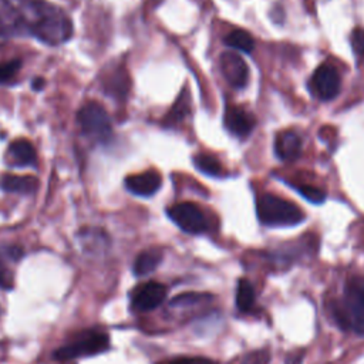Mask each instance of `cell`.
I'll return each instance as SVG.
<instances>
[{
	"label": "cell",
	"instance_id": "obj_1",
	"mask_svg": "<svg viewBox=\"0 0 364 364\" xmlns=\"http://www.w3.org/2000/svg\"><path fill=\"white\" fill-rule=\"evenodd\" d=\"M0 30L4 38L31 36L48 46L68 41L74 27L70 16L44 0H0Z\"/></svg>",
	"mask_w": 364,
	"mask_h": 364
},
{
	"label": "cell",
	"instance_id": "obj_2",
	"mask_svg": "<svg viewBox=\"0 0 364 364\" xmlns=\"http://www.w3.org/2000/svg\"><path fill=\"white\" fill-rule=\"evenodd\" d=\"M257 216L267 226H293L304 219L297 205L272 193H264L256 202Z\"/></svg>",
	"mask_w": 364,
	"mask_h": 364
},
{
	"label": "cell",
	"instance_id": "obj_3",
	"mask_svg": "<svg viewBox=\"0 0 364 364\" xmlns=\"http://www.w3.org/2000/svg\"><path fill=\"white\" fill-rule=\"evenodd\" d=\"M77 121L81 132L91 141L105 144L112 138L111 118L105 108L97 101L84 104L77 114Z\"/></svg>",
	"mask_w": 364,
	"mask_h": 364
},
{
	"label": "cell",
	"instance_id": "obj_4",
	"mask_svg": "<svg viewBox=\"0 0 364 364\" xmlns=\"http://www.w3.org/2000/svg\"><path fill=\"white\" fill-rule=\"evenodd\" d=\"M109 347V337L104 331L85 330L80 333L70 343L61 346L54 351V357L60 361L73 360L78 357H88L104 353Z\"/></svg>",
	"mask_w": 364,
	"mask_h": 364
},
{
	"label": "cell",
	"instance_id": "obj_5",
	"mask_svg": "<svg viewBox=\"0 0 364 364\" xmlns=\"http://www.w3.org/2000/svg\"><path fill=\"white\" fill-rule=\"evenodd\" d=\"M168 216L183 232L198 235L206 230L208 223L202 210L192 202H181L168 208Z\"/></svg>",
	"mask_w": 364,
	"mask_h": 364
},
{
	"label": "cell",
	"instance_id": "obj_6",
	"mask_svg": "<svg viewBox=\"0 0 364 364\" xmlns=\"http://www.w3.org/2000/svg\"><path fill=\"white\" fill-rule=\"evenodd\" d=\"M311 90L313 92L324 101L333 100L337 97L340 91V75L337 70L330 64H321L318 65L311 77Z\"/></svg>",
	"mask_w": 364,
	"mask_h": 364
},
{
	"label": "cell",
	"instance_id": "obj_7",
	"mask_svg": "<svg viewBox=\"0 0 364 364\" xmlns=\"http://www.w3.org/2000/svg\"><path fill=\"white\" fill-rule=\"evenodd\" d=\"M166 296V287L158 282H148L138 286L131 296V304L136 311H149L156 309Z\"/></svg>",
	"mask_w": 364,
	"mask_h": 364
},
{
	"label": "cell",
	"instance_id": "obj_8",
	"mask_svg": "<svg viewBox=\"0 0 364 364\" xmlns=\"http://www.w3.org/2000/svg\"><path fill=\"white\" fill-rule=\"evenodd\" d=\"M220 70L233 88H243L249 80V68L245 60L235 51H225L220 55Z\"/></svg>",
	"mask_w": 364,
	"mask_h": 364
},
{
	"label": "cell",
	"instance_id": "obj_9",
	"mask_svg": "<svg viewBox=\"0 0 364 364\" xmlns=\"http://www.w3.org/2000/svg\"><path fill=\"white\" fill-rule=\"evenodd\" d=\"M344 316L347 324L360 334H364V296L360 286H351L344 300Z\"/></svg>",
	"mask_w": 364,
	"mask_h": 364
},
{
	"label": "cell",
	"instance_id": "obj_10",
	"mask_svg": "<svg viewBox=\"0 0 364 364\" xmlns=\"http://www.w3.org/2000/svg\"><path fill=\"white\" fill-rule=\"evenodd\" d=\"M162 183V178L158 171L149 169L141 173L129 175L125 179V188L138 196H151L154 195Z\"/></svg>",
	"mask_w": 364,
	"mask_h": 364
},
{
	"label": "cell",
	"instance_id": "obj_11",
	"mask_svg": "<svg viewBox=\"0 0 364 364\" xmlns=\"http://www.w3.org/2000/svg\"><path fill=\"white\" fill-rule=\"evenodd\" d=\"M225 127L236 136H247L255 127V117L242 107L229 105L225 111Z\"/></svg>",
	"mask_w": 364,
	"mask_h": 364
},
{
	"label": "cell",
	"instance_id": "obj_12",
	"mask_svg": "<svg viewBox=\"0 0 364 364\" xmlns=\"http://www.w3.org/2000/svg\"><path fill=\"white\" fill-rule=\"evenodd\" d=\"M9 166H31L36 164V149L27 139L13 141L4 154Z\"/></svg>",
	"mask_w": 364,
	"mask_h": 364
},
{
	"label": "cell",
	"instance_id": "obj_13",
	"mask_svg": "<svg viewBox=\"0 0 364 364\" xmlns=\"http://www.w3.org/2000/svg\"><path fill=\"white\" fill-rule=\"evenodd\" d=\"M274 152L282 161H294L301 154V138L293 131H282L274 139Z\"/></svg>",
	"mask_w": 364,
	"mask_h": 364
},
{
	"label": "cell",
	"instance_id": "obj_14",
	"mask_svg": "<svg viewBox=\"0 0 364 364\" xmlns=\"http://www.w3.org/2000/svg\"><path fill=\"white\" fill-rule=\"evenodd\" d=\"M0 188L11 193H33L38 188V179L33 175H10L0 178Z\"/></svg>",
	"mask_w": 364,
	"mask_h": 364
},
{
	"label": "cell",
	"instance_id": "obj_15",
	"mask_svg": "<svg viewBox=\"0 0 364 364\" xmlns=\"http://www.w3.org/2000/svg\"><path fill=\"white\" fill-rule=\"evenodd\" d=\"M161 260H162L161 250H158V249L144 250L136 256L132 270H134L135 276H146L158 267Z\"/></svg>",
	"mask_w": 364,
	"mask_h": 364
},
{
	"label": "cell",
	"instance_id": "obj_16",
	"mask_svg": "<svg viewBox=\"0 0 364 364\" xmlns=\"http://www.w3.org/2000/svg\"><path fill=\"white\" fill-rule=\"evenodd\" d=\"M188 112H189V95L186 90H183L179 94L175 104L172 105V108L169 109V112L164 117V125L165 127L178 125L179 122H182V119L186 117Z\"/></svg>",
	"mask_w": 364,
	"mask_h": 364
},
{
	"label": "cell",
	"instance_id": "obj_17",
	"mask_svg": "<svg viewBox=\"0 0 364 364\" xmlns=\"http://www.w3.org/2000/svg\"><path fill=\"white\" fill-rule=\"evenodd\" d=\"M80 242L82 249H85L87 252H98V249H104V243L107 242V236L102 230L100 229H94V228H88V229H82L78 233Z\"/></svg>",
	"mask_w": 364,
	"mask_h": 364
},
{
	"label": "cell",
	"instance_id": "obj_18",
	"mask_svg": "<svg viewBox=\"0 0 364 364\" xmlns=\"http://www.w3.org/2000/svg\"><path fill=\"white\" fill-rule=\"evenodd\" d=\"M225 44L233 50H239L243 53H250L255 47L253 37L245 30H232L225 37Z\"/></svg>",
	"mask_w": 364,
	"mask_h": 364
},
{
	"label": "cell",
	"instance_id": "obj_19",
	"mask_svg": "<svg viewBox=\"0 0 364 364\" xmlns=\"http://www.w3.org/2000/svg\"><path fill=\"white\" fill-rule=\"evenodd\" d=\"M255 303V290L247 279H240L236 290V306L242 311H249Z\"/></svg>",
	"mask_w": 364,
	"mask_h": 364
},
{
	"label": "cell",
	"instance_id": "obj_20",
	"mask_svg": "<svg viewBox=\"0 0 364 364\" xmlns=\"http://www.w3.org/2000/svg\"><path fill=\"white\" fill-rule=\"evenodd\" d=\"M193 164H195L196 169H199L200 172H203L206 175L218 176L222 173V165L213 155L198 154L193 158Z\"/></svg>",
	"mask_w": 364,
	"mask_h": 364
},
{
	"label": "cell",
	"instance_id": "obj_21",
	"mask_svg": "<svg viewBox=\"0 0 364 364\" xmlns=\"http://www.w3.org/2000/svg\"><path fill=\"white\" fill-rule=\"evenodd\" d=\"M105 88L107 91H109V94L117 95V97H124L129 88V81H128V75L125 71H115L111 74L109 80H107L105 82Z\"/></svg>",
	"mask_w": 364,
	"mask_h": 364
},
{
	"label": "cell",
	"instance_id": "obj_22",
	"mask_svg": "<svg viewBox=\"0 0 364 364\" xmlns=\"http://www.w3.org/2000/svg\"><path fill=\"white\" fill-rule=\"evenodd\" d=\"M21 68V61L20 60H10L0 63V84H7L10 82Z\"/></svg>",
	"mask_w": 364,
	"mask_h": 364
},
{
	"label": "cell",
	"instance_id": "obj_23",
	"mask_svg": "<svg viewBox=\"0 0 364 364\" xmlns=\"http://www.w3.org/2000/svg\"><path fill=\"white\" fill-rule=\"evenodd\" d=\"M297 192L306 198L309 202H313V203H321L324 199H326V193L317 188V186H311V185H299L296 186Z\"/></svg>",
	"mask_w": 364,
	"mask_h": 364
},
{
	"label": "cell",
	"instance_id": "obj_24",
	"mask_svg": "<svg viewBox=\"0 0 364 364\" xmlns=\"http://www.w3.org/2000/svg\"><path fill=\"white\" fill-rule=\"evenodd\" d=\"M351 47L358 57H364V30L355 27L351 33Z\"/></svg>",
	"mask_w": 364,
	"mask_h": 364
},
{
	"label": "cell",
	"instance_id": "obj_25",
	"mask_svg": "<svg viewBox=\"0 0 364 364\" xmlns=\"http://www.w3.org/2000/svg\"><path fill=\"white\" fill-rule=\"evenodd\" d=\"M0 289L1 290H11L13 289V273L1 262H0Z\"/></svg>",
	"mask_w": 364,
	"mask_h": 364
},
{
	"label": "cell",
	"instance_id": "obj_26",
	"mask_svg": "<svg viewBox=\"0 0 364 364\" xmlns=\"http://www.w3.org/2000/svg\"><path fill=\"white\" fill-rule=\"evenodd\" d=\"M168 364H216L215 361L205 357H178Z\"/></svg>",
	"mask_w": 364,
	"mask_h": 364
},
{
	"label": "cell",
	"instance_id": "obj_27",
	"mask_svg": "<svg viewBox=\"0 0 364 364\" xmlns=\"http://www.w3.org/2000/svg\"><path fill=\"white\" fill-rule=\"evenodd\" d=\"M267 360L269 354H266L264 351H255L246 357L245 364H266Z\"/></svg>",
	"mask_w": 364,
	"mask_h": 364
},
{
	"label": "cell",
	"instance_id": "obj_28",
	"mask_svg": "<svg viewBox=\"0 0 364 364\" xmlns=\"http://www.w3.org/2000/svg\"><path fill=\"white\" fill-rule=\"evenodd\" d=\"M43 84H44V80L43 78H37L36 81H33V88L34 90H40L43 87Z\"/></svg>",
	"mask_w": 364,
	"mask_h": 364
},
{
	"label": "cell",
	"instance_id": "obj_29",
	"mask_svg": "<svg viewBox=\"0 0 364 364\" xmlns=\"http://www.w3.org/2000/svg\"><path fill=\"white\" fill-rule=\"evenodd\" d=\"M6 38H4V36H3V33H1V30H0V41H4Z\"/></svg>",
	"mask_w": 364,
	"mask_h": 364
},
{
	"label": "cell",
	"instance_id": "obj_30",
	"mask_svg": "<svg viewBox=\"0 0 364 364\" xmlns=\"http://www.w3.org/2000/svg\"><path fill=\"white\" fill-rule=\"evenodd\" d=\"M360 290H361V293H363V296H364V286H360Z\"/></svg>",
	"mask_w": 364,
	"mask_h": 364
}]
</instances>
